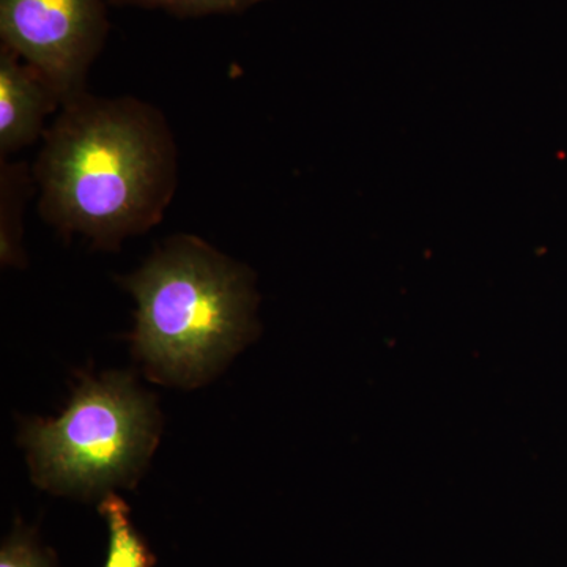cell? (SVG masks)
<instances>
[{"label": "cell", "mask_w": 567, "mask_h": 567, "mask_svg": "<svg viewBox=\"0 0 567 567\" xmlns=\"http://www.w3.org/2000/svg\"><path fill=\"white\" fill-rule=\"evenodd\" d=\"M158 440L155 406L128 377L87 380L58 420L28 429L33 480L55 494L133 486Z\"/></svg>", "instance_id": "3"}, {"label": "cell", "mask_w": 567, "mask_h": 567, "mask_svg": "<svg viewBox=\"0 0 567 567\" xmlns=\"http://www.w3.org/2000/svg\"><path fill=\"white\" fill-rule=\"evenodd\" d=\"M43 136L40 212L62 233L110 248L162 221L177 186V148L152 104L85 92Z\"/></svg>", "instance_id": "1"}, {"label": "cell", "mask_w": 567, "mask_h": 567, "mask_svg": "<svg viewBox=\"0 0 567 567\" xmlns=\"http://www.w3.org/2000/svg\"><path fill=\"white\" fill-rule=\"evenodd\" d=\"M0 567H52L31 537L14 533L0 551Z\"/></svg>", "instance_id": "9"}, {"label": "cell", "mask_w": 567, "mask_h": 567, "mask_svg": "<svg viewBox=\"0 0 567 567\" xmlns=\"http://www.w3.org/2000/svg\"><path fill=\"white\" fill-rule=\"evenodd\" d=\"M137 303L134 349L153 379L196 386L254 330V278L194 235H175L125 279Z\"/></svg>", "instance_id": "2"}, {"label": "cell", "mask_w": 567, "mask_h": 567, "mask_svg": "<svg viewBox=\"0 0 567 567\" xmlns=\"http://www.w3.org/2000/svg\"><path fill=\"white\" fill-rule=\"evenodd\" d=\"M2 188H0V200H2V260L11 264L18 259V226H20L22 188H24L25 174L22 167L7 166L2 163Z\"/></svg>", "instance_id": "7"}, {"label": "cell", "mask_w": 567, "mask_h": 567, "mask_svg": "<svg viewBox=\"0 0 567 567\" xmlns=\"http://www.w3.org/2000/svg\"><path fill=\"white\" fill-rule=\"evenodd\" d=\"M100 513L110 529L106 563L103 567H153L155 555L130 522V507L114 494L104 496Z\"/></svg>", "instance_id": "6"}, {"label": "cell", "mask_w": 567, "mask_h": 567, "mask_svg": "<svg viewBox=\"0 0 567 567\" xmlns=\"http://www.w3.org/2000/svg\"><path fill=\"white\" fill-rule=\"evenodd\" d=\"M111 0H0V39L63 104L85 93L107 37Z\"/></svg>", "instance_id": "4"}, {"label": "cell", "mask_w": 567, "mask_h": 567, "mask_svg": "<svg viewBox=\"0 0 567 567\" xmlns=\"http://www.w3.org/2000/svg\"><path fill=\"white\" fill-rule=\"evenodd\" d=\"M61 107L43 78L9 48H0V155H11L44 134V118Z\"/></svg>", "instance_id": "5"}, {"label": "cell", "mask_w": 567, "mask_h": 567, "mask_svg": "<svg viewBox=\"0 0 567 567\" xmlns=\"http://www.w3.org/2000/svg\"><path fill=\"white\" fill-rule=\"evenodd\" d=\"M260 2L264 0H111L112 6L163 10L182 18L241 13Z\"/></svg>", "instance_id": "8"}]
</instances>
